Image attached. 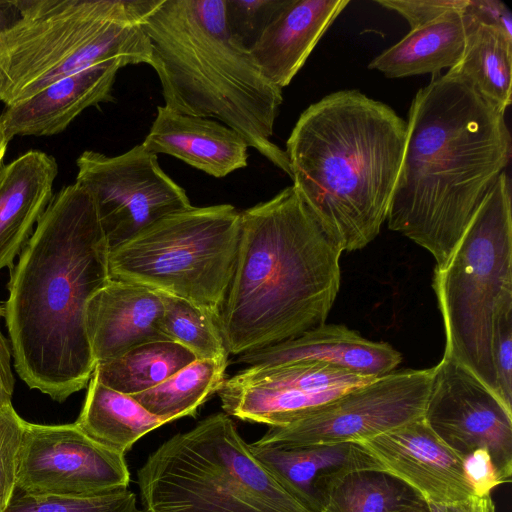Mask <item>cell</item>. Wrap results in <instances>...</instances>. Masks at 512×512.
<instances>
[{"mask_svg": "<svg viewBox=\"0 0 512 512\" xmlns=\"http://www.w3.org/2000/svg\"><path fill=\"white\" fill-rule=\"evenodd\" d=\"M163 303L145 286L111 279L89 300L86 327L96 364L138 345L171 341L163 332Z\"/></svg>", "mask_w": 512, "mask_h": 512, "instance_id": "15", "label": "cell"}, {"mask_svg": "<svg viewBox=\"0 0 512 512\" xmlns=\"http://www.w3.org/2000/svg\"><path fill=\"white\" fill-rule=\"evenodd\" d=\"M406 137L403 118L358 90L328 94L300 114L285 150L293 186L342 252L380 233Z\"/></svg>", "mask_w": 512, "mask_h": 512, "instance_id": "4", "label": "cell"}, {"mask_svg": "<svg viewBox=\"0 0 512 512\" xmlns=\"http://www.w3.org/2000/svg\"><path fill=\"white\" fill-rule=\"evenodd\" d=\"M432 287L444 322L443 358L468 369L499 397L495 322L501 311L512 308V191L506 171L448 260L435 267Z\"/></svg>", "mask_w": 512, "mask_h": 512, "instance_id": "8", "label": "cell"}, {"mask_svg": "<svg viewBox=\"0 0 512 512\" xmlns=\"http://www.w3.org/2000/svg\"><path fill=\"white\" fill-rule=\"evenodd\" d=\"M433 368L392 371L268 431L253 444L275 448L358 442L423 417Z\"/></svg>", "mask_w": 512, "mask_h": 512, "instance_id": "10", "label": "cell"}, {"mask_svg": "<svg viewBox=\"0 0 512 512\" xmlns=\"http://www.w3.org/2000/svg\"><path fill=\"white\" fill-rule=\"evenodd\" d=\"M142 145L154 154H167L216 178L247 166L248 145L226 125L179 114L163 106Z\"/></svg>", "mask_w": 512, "mask_h": 512, "instance_id": "19", "label": "cell"}, {"mask_svg": "<svg viewBox=\"0 0 512 512\" xmlns=\"http://www.w3.org/2000/svg\"><path fill=\"white\" fill-rule=\"evenodd\" d=\"M423 497L381 470H352L334 475L321 490L319 512H404L425 509Z\"/></svg>", "mask_w": 512, "mask_h": 512, "instance_id": "24", "label": "cell"}, {"mask_svg": "<svg viewBox=\"0 0 512 512\" xmlns=\"http://www.w3.org/2000/svg\"><path fill=\"white\" fill-rule=\"evenodd\" d=\"M349 0H287L249 49L262 74L284 88Z\"/></svg>", "mask_w": 512, "mask_h": 512, "instance_id": "18", "label": "cell"}, {"mask_svg": "<svg viewBox=\"0 0 512 512\" xmlns=\"http://www.w3.org/2000/svg\"><path fill=\"white\" fill-rule=\"evenodd\" d=\"M469 25L464 11H453L410 30L369 64L388 78L436 74L455 67L463 55Z\"/></svg>", "mask_w": 512, "mask_h": 512, "instance_id": "22", "label": "cell"}, {"mask_svg": "<svg viewBox=\"0 0 512 512\" xmlns=\"http://www.w3.org/2000/svg\"><path fill=\"white\" fill-rule=\"evenodd\" d=\"M240 213L217 204L160 218L110 249L111 279L184 299L218 322L235 271Z\"/></svg>", "mask_w": 512, "mask_h": 512, "instance_id": "9", "label": "cell"}, {"mask_svg": "<svg viewBox=\"0 0 512 512\" xmlns=\"http://www.w3.org/2000/svg\"><path fill=\"white\" fill-rule=\"evenodd\" d=\"M493 364L498 393L504 405L512 410V308L499 313L493 339Z\"/></svg>", "mask_w": 512, "mask_h": 512, "instance_id": "33", "label": "cell"}, {"mask_svg": "<svg viewBox=\"0 0 512 512\" xmlns=\"http://www.w3.org/2000/svg\"><path fill=\"white\" fill-rule=\"evenodd\" d=\"M195 360L191 351L176 342L154 341L96 364L93 374L105 386L133 396L160 384Z\"/></svg>", "mask_w": 512, "mask_h": 512, "instance_id": "26", "label": "cell"}, {"mask_svg": "<svg viewBox=\"0 0 512 512\" xmlns=\"http://www.w3.org/2000/svg\"><path fill=\"white\" fill-rule=\"evenodd\" d=\"M160 0L12 1L0 31V102L11 106L78 71L151 63L142 22Z\"/></svg>", "mask_w": 512, "mask_h": 512, "instance_id": "6", "label": "cell"}, {"mask_svg": "<svg viewBox=\"0 0 512 512\" xmlns=\"http://www.w3.org/2000/svg\"><path fill=\"white\" fill-rule=\"evenodd\" d=\"M169 422L150 413L131 395L105 386L93 374L75 424L96 442L125 455L140 438Z\"/></svg>", "mask_w": 512, "mask_h": 512, "instance_id": "23", "label": "cell"}, {"mask_svg": "<svg viewBox=\"0 0 512 512\" xmlns=\"http://www.w3.org/2000/svg\"><path fill=\"white\" fill-rule=\"evenodd\" d=\"M255 457L294 497L314 512L324 483L352 470H381L378 462L358 444L344 442L296 448L250 444Z\"/></svg>", "mask_w": 512, "mask_h": 512, "instance_id": "21", "label": "cell"}, {"mask_svg": "<svg viewBox=\"0 0 512 512\" xmlns=\"http://www.w3.org/2000/svg\"><path fill=\"white\" fill-rule=\"evenodd\" d=\"M0 512H142L136 494L127 489L90 497L28 495L15 491Z\"/></svg>", "mask_w": 512, "mask_h": 512, "instance_id": "30", "label": "cell"}, {"mask_svg": "<svg viewBox=\"0 0 512 512\" xmlns=\"http://www.w3.org/2000/svg\"><path fill=\"white\" fill-rule=\"evenodd\" d=\"M424 420L462 458L486 449L502 483L512 478V410L472 372L442 358L433 378Z\"/></svg>", "mask_w": 512, "mask_h": 512, "instance_id": "13", "label": "cell"}, {"mask_svg": "<svg viewBox=\"0 0 512 512\" xmlns=\"http://www.w3.org/2000/svg\"><path fill=\"white\" fill-rule=\"evenodd\" d=\"M25 422L12 404L0 408V511L8 505L16 491Z\"/></svg>", "mask_w": 512, "mask_h": 512, "instance_id": "32", "label": "cell"}, {"mask_svg": "<svg viewBox=\"0 0 512 512\" xmlns=\"http://www.w3.org/2000/svg\"><path fill=\"white\" fill-rule=\"evenodd\" d=\"M464 12L485 25L495 27L512 38V14L499 0H468Z\"/></svg>", "mask_w": 512, "mask_h": 512, "instance_id": "36", "label": "cell"}, {"mask_svg": "<svg viewBox=\"0 0 512 512\" xmlns=\"http://www.w3.org/2000/svg\"><path fill=\"white\" fill-rule=\"evenodd\" d=\"M5 3H6V1H4V2H1V1H0V15H1L2 8H3L2 6H4V5H5ZM3 28H5V27H4V26H2V25L0 24V31H1Z\"/></svg>", "mask_w": 512, "mask_h": 512, "instance_id": "41", "label": "cell"}, {"mask_svg": "<svg viewBox=\"0 0 512 512\" xmlns=\"http://www.w3.org/2000/svg\"><path fill=\"white\" fill-rule=\"evenodd\" d=\"M8 141L4 137L1 127H0V170L2 168L3 164V158L6 153L7 147H8Z\"/></svg>", "mask_w": 512, "mask_h": 512, "instance_id": "39", "label": "cell"}, {"mask_svg": "<svg viewBox=\"0 0 512 512\" xmlns=\"http://www.w3.org/2000/svg\"><path fill=\"white\" fill-rule=\"evenodd\" d=\"M161 327L164 334L197 359H228L229 353L215 318L194 304L164 293Z\"/></svg>", "mask_w": 512, "mask_h": 512, "instance_id": "29", "label": "cell"}, {"mask_svg": "<svg viewBox=\"0 0 512 512\" xmlns=\"http://www.w3.org/2000/svg\"><path fill=\"white\" fill-rule=\"evenodd\" d=\"M125 455L86 435L76 424L25 422L16 491L90 497L127 489Z\"/></svg>", "mask_w": 512, "mask_h": 512, "instance_id": "12", "label": "cell"}, {"mask_svg": "<svg viewBox=\"0 0 512 512\" xmlns=\"http://www.w3.org/2000/svg\"><path fill=\"white\" fill-rule=\"evenodd\" d=\"M227 366L228 359H197L132 397L153 415L170 422L195 417L199 408L221 388Z\"/></svg>", "mask_w": 512, "mask_h": 512, "instance_id": "27", "label": "cell"}, {"mask_svg": "<svg viewBox=\"0 0 512 512\" xmlns=\"http://www.w3.org/2000/svg\"><path fill=\"white\" fill-rule=\"evenodd\" d=\"M240 215L235 271L218 317L235 356L325 324L340 288L342 253L293 185Z\"/></svg>", "mask_w": 512, "mask_h": 512, "instance_id": "3", "label": "cell"}, {"mask_svg": "<svg viewBox=\"0 0 512 512\" xmlns=\"http://www.w3.org/2000/svg\"><path fill=\"white\" fill-rule=\"evenodd\" d=\"M109 251L95 202L75 182L52 197L11 269L3 315L14 367L54 401L93 375L86 310L111 280Z\"/></svg>", "mask_w": 512, "mask_h": 512, "instance_id": "1", "label": "cell"}, {"mask_svg": "<svg viewBox=\"0 0 512 512\" xmlns=\"http://www.w3.org/2000/svg\"><path fill=\"white\" fill-rule=\"evenodd\" d=\"M404 512H429V511H428V507H427L425 509H415V510H408V511H404Z\"/></svg>", "mask_w": 512, "mask_h": 512, "instance_id": "40", "label": "cell"}, {"mask_svg": "<svg viewBox=\"0 0 512 512\" xmlns=\"http://www.w3.org/2000/svg\"><path fill=\"white\" fill-rule=\"evenodd\" d=\"M54 157L31 150L0 170V270L14 260L32 235L53 194Z\"/></svg>", "mask_w": 512, "mask_h": 512, "instance_id": "20", "label": "cell"}, {"mask_svg": "<svg viewBox=\"0 0 512 512\" xmlns=\"http://www.w3.org/2000/svg\"><path fill=\"white\" fill-rule=\"evenodd\" d=\"M142 28L164 106L218 120L291 178L286 152L271 140L282 89L229 33L225 0H160Z\"/></svg>", "mask_w": 512, "mask_h": 512, "instance_id": "5", "label": "cell"}, {"mask_svg": "<svg viewBox=\"0 0 512 512\" xmlns=\"http://www.w3.org/2000/svg\"><path fill=\"white\" fill-rule=\"evenodd\" d=\"M298 361L323 362L361 376L378 378L394 371L402 356L386 342L363 338L345 325L326 323L297 337L237 356V362L247 367Z\"/></svg>", "mask_w": 512, "mask_h": 512, "instance_id": "17", "label": "cell"}, {"mask_svg": "<svg viewBox=\"0 0 512 512\" xmlns=\"http://www.w3.org/2000/svg\"><path fill=\"white\" fill-rule=\"evenodd\" d=\"M2 309L0 308V316ZM11 348L0 329V408L11 404L15 379L11 368Z\"/></svg>", "mask_w": 512, "mask_h": 512, "instance_id": "37", "label": "cell"}, {"mask_svg": "<svg viewBox=\"0 0 512 512\" xmlns=\"http://www.w3.org/2000/svg\"><path fill=\"white\" fill-rule=\"evenodd\" d=\"M407 20L411 30L429 24L453 11H464L468 0H377Z\"/></svg>", "mask_w": 512, "mask_h": 512, "instance_id": "34", "label": "cell"}, {"mask_svg": "<svg viewBox=\"0 0 512 512\" xmlns=\"http://www.w3.org/2000/svg\"><path fill=\"white\" fill-rule=\"evenodd\" d=\"M463 472L474 495L491 494L503 484L486 449H476L462 458Z\"/></svg>", "mask_w": 512, "mask_h": 512, "instance_id": "35", "label": "cell"}, {"mask_svg": "<svg viewBox=\"0 0 512 512\" xmlns=\"http://www.w3.org/2000/svg\"><path fill=\"white\" fill-rule=\"evenodd\" d=\"M120 62H108L57 80L0 115L9 142L15 136H52L64 131L86 108L112 102Z\"/></svg>", "mask_w": 512, "mask_h": 512, "instance_id": "16", "label": "cell"}, {"mask_svg": "<svg viewBox=\"0 0 512 512\" xmlns=\"http://www.w3.org/2000/svg\"><path fill=\"white\" fill-rule=\"evenodd\" d=\"M76 164L75 182L92 196L110 249L160 218L192 207L186 191L142 143L117 156L86 150Z\"/></svg>", "mask_w": 512, "mask_h": 512, "instance_id": "11", "label": "cell"}, {"mask_svg": "<svg viewBox=\"0 0 512 512\" xmlns=\"http://www.w3.org/2000/svg\"><path fill=\"white\" fill-rule=\"evenodd\" d=\"M429 512H496L491 494L473 495L451 504L427 503Z\"/></svg>", "mask_w": 512, "mask_h": 512, "instance_id": "38", "label": "cell"}, {"mask_svg": "<svg viewBox=\"0 0 512 512\" xmlns=\"http://www.w3.org/2000/svg\"><path fill=\"white\" fill-rule=\"evenodd\" d=\"M286 1L225 0V20L229 33L249 51Z\"/></svg>", "mask_w": 512, "mask_h": 512, "instance_id": "31", "label": "cell"}, {"mask_svg": "<svg viewBox=\"0 0 512 512\" xmlns=\"http://www.w3.org/2000/svg\"><path fill=\"white\" fill-rule=\"evenodd\" d=\"M355 443L368 452L383 471L409 485L426 503L451 504L474 495L464 476L462 457L423 417Z\"/></svg>", "mask_w": 512, "mask_h": 512, "instance_id": "14", "label": "cell"}, {"mask_svg": "<svg viewBox=\"0 0 512 512\" xmlns=\"http://www.w3.org/2000/svg\"><path fill=\"white\" fill-rule=\"evenodd\" d=\"M387 223L443 265L512 156L505 113L448 71L415 94Z\"/></svg>", "mask_w": 512, "mask_h": 512, "instance_id": "2", "label": "cell"}, {"mask_svg": "<svg viewBox=\"0 0 512 512\" xmlns=\"http://www.w3.org/2000/svg\"><path fill=\"white\" fill-rule=\"evenodd\" d=\"M231 381L273 387L293 388L308 393L347 391L376 378L355 374L347 369L316 361H298L274 366L246 367Z\"/></svg>", "mask_w": 512, "mask_h": 512, "instance_id": "28", "label": "cell"}, {"mask_svg": "<svg viewBox=\"0 0 512 512\" xmlns=\"http://www.w3.org/2000/svg\"><path fill=\"white\" fill-rule=\"evenodd\" d=\"M137 484L142 512H314L263 466L225 412L161 444Z\"/></svg>", "mask_w": 512, "mask_h": 512, "instance_id": "7", "label": "cell"}, {"mask_svg": "<svg viewBox=\"0 0 512 512\" xmlns=\"http://www.w3.org/2000/svg\"><path fill=\"white\" fill-rule=\"evenodd\" d=\"M468 16L463 55L448 71L466 80L486 101L505 113L512 101V38Z\"/></svg>", "mask_w": 512, "mask_h": 512, "instance_id": "25", "label": "cell"}]
</instances>
